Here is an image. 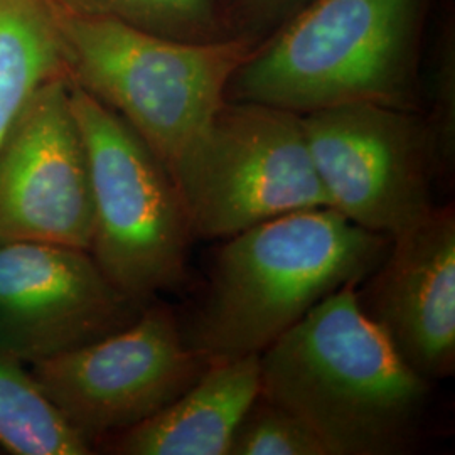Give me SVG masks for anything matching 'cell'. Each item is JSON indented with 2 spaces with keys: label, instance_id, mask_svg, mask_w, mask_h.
I'll return each instance as SVG.
<instances>
[{
  "label": "cell",
  "instance_id": "obj_17",
  "mask_svg": "<svg viewBox=\"0 0 455 455\" xmlns=\"http://www.w3.org/2000/svg\"><path fill=\"white\" fill-rule=\"evenodd\" d=\"M246 7L253 9L259 14H276L289 7L297 5L300 0H242Z\"/></svg>",
  "mask_w": 455,
  "mask_h": 455
},
{
  "label": "cell",
  "instance_id": "obj_12",
  "mask_svg": "<svg viewBox=\"0 0 455 455\" xmlns=\"http://www.w3.org/2000/svg\"><path fill=\"white\" fill-rule=\"evenodd\" d=\"M260 395V355L210 363L171 405L93 447L116 455H228L236 427Z\"/></svg>",
  "mask_w": 455,
  "mask_h": 455
},
{
  "label": "cell",
  "instance_id": "obj_7",
  "mask_svg": "<svg viewBox=\"0 0 455 455\" xmlns=\"http://www.w3.org/2000/svg\"><path fill=\"white\" fill-rule=\"evenodd\" d=\"M208 366L210 359L188 346L172 310L152 300L125 329L29 368L93 451L98 440L171 405Z\"/></svg>",
  "mask_w": 455,
  "mask_h": 455
},
{
  "label": "cell",
  "instance_id": "obj_9",
  "mask_svg": "<svg viewBox=\"0 0 455 455\" xmlns=\"http://www.w3.org/2000/svg\"><path fill=\"white\" fill-rule=\"evenodd\" d=\"M144 307L88 250L0 240V347L29 366L125 329Z\"/></svg>",
  "mask_w": 455,
  "mask_h": 455
},
{
  "label": "cell",
  "instance_id": "obj_8",
  "mask_svg": "<svg viewBox=\"0 0 455 455\" xmlns=\"http://www.w3.org/2000/svg\"><path fill=\"white\" fill-rule=\"evenodd\" d=\"M331 208L393 238L432 212L437 172L427 122L378 103H344L299 115Z\"/></svg>",
  "mask_w": 455,
  "mask_h": 455
},
{
  "label": "cell",
  "instance_id": "obj_15",
  "mask_svg": "<svg viewBox=\"0 0 455 455\" xmlns=\"http://www.w3.org/2000/svg\"><path fill=\"white\" fill-rule=\"evenodd\" d=\"M76 16L110 19L182 41L225 37L216 0H54Z\"/></svg>",
  "mask_w": 455,
  "mask_h": 455
},
{
  "label": "cell",
  "instance_id": "obj_18",
  "mask_svg": "<svg viewBox=\"0 0 455 455\" xmlns=\"http://www.w3.org/2000/svg\"><path fill=\"white\" fill-rule=\"evenodd\" d=\"M0 454H4V452H2V449H0Z\"/></svg>",
  "mask_w": 455,
  "mask_h": 455
},
{
  "label": "cell",
  "instance_id": "obj_6",
  "mask_svg": "<svg viewBox=\"0 0 455 455\" xmlns=\"http://www.w3.org/2000/svg\"><path fill=\"white\" fill-rule=\"evenodd\" d=\"M171 176L195 236L229 238L287 212L331 206L299 115L229 101Z\"/></svg>",
  "mask_w": 455,
  "mask_h": 455
},
{
  "label": "cell",
  "instance_id": "obj_1",
  "mask_svg": "<svg viewBox=\"0 0 455 455\" xmlns=\"http://www.w3.org/2000/svg\"><path fill=\"white\" fill-rule=\"evenodd\" d=\"M349 283L260 353V395L289 410L327 455L395 454L422 415L427 379L395 351Z\"/></svg>",
  "mask_w": 455,
  "mask_h": 455
},
{
  "label": "cell",
  "instance_id": "obj_3",
  "mask_svg": "<svg viewBox=\"0 0 455 455\" xmlns=\"http://www.w3.org/2000/svg\"><path fill=\"white\" fill-rule=\"evenodd\" d=\"M423 0H314L228 84L227 100L304 115L344 103L408 110Z\"/></svg>",
  "mask_w": 455,
  "mask_h": 455
},
{
  "label": "cell",
  "instance_id": "obj_16",
  "mask_svg": "<svg viewBox=\"0 0 455 455\" xmlns=\"http://www.w3.org/2000/svg\"><path fill=\"white\" fill-rule=\"evenodd\" d=\"M228 455H327V451L306 423L259 395L236 427Z\"/></svg>",
  "mask_w": 455,
  "mask_h": 455
},
{
  "label": "cell",
  "instance_id": "obj_13",
  "mask_svg": "<svg viewBox=\"0 0 455 455\" xmlns=\"http://www.w3.org/2000/svg\"><path fill=\"white\" fill-rule=\"evenodd\" d=\"M56 78H69L58 4L0 0V142L31 98Z\"/></svg>",
  "mask_w": 455,
  "mask_h": 455
},
{
  "label": "cell",
  "instance_id": "obj_2",
  "mask_svg": "<svg viewBox=\"0 0 455 455\" xmlns=\"http://www.w3.org/2000/svg\"><path fill=\"white\" fill-rule=\"evenodd\" d=\"M390 243L331 206L236 233L214 259L206 299L182 329L184 339L210 363L260 355L327 295L368 280Z\"/></svg>",
  "mask_w": 455,
  "mask_h": 455
},
{
  "label": "cell",
  "instance_id": "obj_11",
  "mask_svg": "<svg viewBox=\"0 0 455 455\" xmlns=\"http://www.w3.org/2000/svg\"><path fill=\"white\" fill-rule=\"evenodd\" d=\"M359 304L395 351L425 379L455 366V212L434 208L391 238Z\"/></svg>",
  "mask_w": 455,
  "mask_h": 455
},
{
  "label": "cell",
  "instance_id": "obj_4",
  "mask_svg": "<svg viewBox=\"0 0 455 455\" xmlns=\"http://www.w3.org/2000/svg\"><path fill=\"white\" fill-rule=\"evenodd\" d=\"M69 80L120 115L169 174L227 101L253 52L236 37L182 41L61 11Z\"/></svg>",
  "mask_w": 455,
  "mask_h": 455
},
{
  "label": "cell",
  "instance_id": "obj_5",
  "mask_svg": "<svg viewBox=\"0 0 455 455\" xmlns=\"http://www.w3.org/2000/svg\"><path fill=\"white\" fill-rule=\"evenodd\" d=\"M93 191L90 255L118 291L140 304L178 291L195 238L180 189L131 125L71 82Z\"/></svg>",
  "mask_w": 455,
  "mask_h": 455
},
{
  "label": "cell",
  "instance_id": "obj_10",
  "mask_svg": "<svg viewBox=\"0 0 455 455\" xmlns=\"http://www.w3.org/2000/svg\"><path fill=\"white\" fill-rule=\"evenodd\" d=\"M69 90L46 83L0 142V240L90 250L92 176Z\"/></svg>",
  "mask_w": 455,
  "mask_h": 455
},
{
  "label": "cell",
  "instance_id": "obj_14",
  "mask_svg": "<svg viewBox=\"0 0 455 455\" xmlns=\"http://www.w3.org/2000/svg\"><path fill=\"white\" fill-rule=\"evenodd\" d=\"M0 347V449L14 455H88L92 447L49 402L31 368Z\"/></svg>",
  "mask_w": 455,
  "mask_h": 455
}]
</instances>
